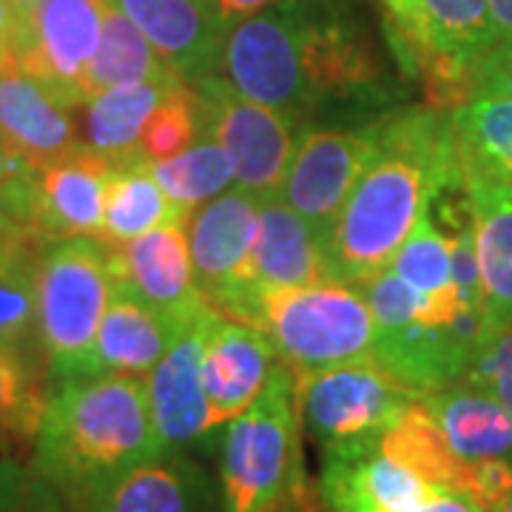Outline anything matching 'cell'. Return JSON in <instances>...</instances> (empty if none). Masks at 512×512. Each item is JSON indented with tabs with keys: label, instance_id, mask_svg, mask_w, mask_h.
<instances>
[{
	"label": "cell",
	"instance_id": "9c48e42d",
	"mask_svg": "<svg viewBox=\"0 0 512 512\" xmlns=\"http://www.w3.org/2000/svg\"><path fill=\"white\" fill-rule=\"evenodd\" d=\"M299 416L325 447L379 436L416 396L373 359L296 373Z\"/></svg>",
	"mask_w": 512,
	"mask_h": 512
},
{
	"label": "cell",
	"instance_id": "d4e9b609",
	"mask_svg": "<svg viewBox=\"0 0 512 512\" xmlns=\"http://www.w3.org/2000/svg\"><path fill=\"white\" fill-rule=\"evenodd\" d=\"M379 447L399 464L416 470L427 484L461 493L470 461H461L450 450L439 421L433 419L421 399H413L404 407L402 416L379 433Z\"/></svg>",
	"mask_w": 512,
	"mask_h": 512
},
{
	"label": "cell",
	"instance_id": "e575fe53",
	"mask_svg": "<svg viewBox=\"0 0 512 512\" xmlns=\"http://www.w3.org/2000/svg\"><path fill=\"white\" fill-rule=\"evenodd\" d=\"M461 382L487 390L512 419V319L484 339Z\"/></svg>",
	"mask_w": 512,
	"mask_h": 512
},
{
	"label": "cell",
	"instance_id": "ffe728a7",
	"mask_svg": "<svg viewBox=\"0 0 512 512\" xmlns=\"http://www.w3.org/2000/svg\"><path fill=\"white\" fill-rule=\"evenodd\" d=\"M328 282H339L328 242L282 197L262 200L254 242L256 299L268 288H305Z\"/></svg>",
	"mask_w": 512,
	"mask_h": 512
},
{
	"label": "cell",
	"instance_id": "5b68a950",
	"mask_svg": "<svg viewBox=\"0 0 512 512\" xmlns=\"http://www.w3.org/2000/svg\"><path fill=\"white\" fill-rule=\"evenodd\" d=\"M299 484L296 373L276 362L265 390L228 421L222 447V510L282 512Z\"/></svg>",
	"mask_w": 512,
	"mask_h": 512
},
{
	"label": "cell",
	"instance_id": "ac0fdd59",
	"mask_svg": "<svg viewBox=\"0 0 512 512\" xmlns=\"http://www.w3.org/2000/svg\"><path fill=\"white\" fill-rule=\"evenodd\" d=\"M185 83L220 72L225 23L211 0H109Z\"/></svg>",
	"mask_w": 512,
	"mask_h": 512
},
{
	"label": "cell",
	"instance_id": "7402d4cb",
	"mask_svg": "<svg viewBox=\"0 0 512 512\" xmlns=\"http://www.w3.org/2000/svg\"><path fill=\"white\" fill-rule=\"evenodd\" d=\"M174 328L154 308L126 285L114 282V293L103 322L97 328L92 348V376L123 373V376H148L151 367L163 359Z\"/></svg>",
	"mask_w": 512,
	"mask_h": 512
},
{
	"label": "cell",
	"instance_id": "8d00e7d4",
	"mask_svg": "<svg viewBox=\"0 0 512 512\" xmlns=\"http://www.w3.org/2000/svg\"><path fill=\"white\" fill-rule=\"evenodd\" d=\"M390 15V35L396 43V52L402 57L404 69L424 72L427 63V29L421 15V0H382Z\"/></svg>",
	"mask_w": 512,
	"mask_h": 512
},
{
	"label": "cell",
	"instance_id": "60d3db41",
	"mask_svg": "<svg viewBox=\"0 0 512 512\" xmlns=\"http://www.w3.org/2000/svg\"><path fill=\"white\" fill-rule=\"evenodd\" d=\"M37 245H40V239L32 237L26 228H20L0 200V251L3 248H37Z\"/></svg>",
	"mask_w": 512,
	"mask_h": 512
},
{
	"label": "cell",
	"instance_id": "4fadbf2b",
	"mask_svg": "<svg viewBox=\"0 0 512 512\" xmlns=\"http://www.w3.org/2000/svg\"><path fill=\"white\" fill-rule=\"evenodd\" d=\"M109 251L114 282L140 296L171 328L208 305L194 276L185 222L168 220Z\"/></svg>",
	"mask_w": 512,
	"mask_h": 512
},
{
	"label": "cell",
	"instance_id": "d6a6232c",
	"mask_svg": "<svg viewBox=\"0 0 512 512\" xmlns=\"http://www.w3.org/2000/svg\"><path fill=\"white\" fill-rule=\"evenodd\" d=\"M202 134H205V126H202L200 94L191 83L180 80L148 117L143 137H140V157L146 163L177 157Z\"/></svg>",
	"mask_w": 512,
	"mask_h": 512
},
{
	"label": "cell",
	"instance_id": "52a82bcc",
	"mask_svg": "<svg viewBox=\"0 0 512 512\" xmlns=\"http://www.w3.org/2000/svg\"><path fill=\"white\" fill-rule=\"evenodd\" d=\"M262 200L245 191H222L185 222L194 276L217 311L254 325V242Z\"/></svg>",
	"mask_w": 512,
	"mask_h": 512
},
{
	"label": "cell",
	"instance_id": "f1b7e54d",
	"mask_svg": "<svg viewBox=\"0 0 512 512\" xmlns=\"http://www.w3.org/2000/svg\"><path fill=\"white\" fill-rule=\"evenodd\" d=\"M109 3V0H106ZM174 74L168 69L163 57L154 52V46L148 43L146 35L131 23V20L114 9L106 6V18H103V35L100 46L92 57V66L86 72V103L94 94L114 89V86H126V83H140V80H154V77H168Z\"/></svg>",
	"mask_w": 512,
	"mask_h": 512
},
{
	"label": "cell",
	"instance_id": "484cf974",
	"mask_svg": "<svg viewBox=\"0 0 512 512\" xmlns=\"http://www.w3.org/2000/svg\"><path fill=\"white\" fill-rule=\"evenodd\" d=\"M97 512H202L197 476L180 461L148 458L94 495Z\"/></svg>",
	"mask_w": 512,
	"mask_h": 512
},
{
	"label": "cell",
	"instance_id": "f6af8a7d",
	"mask_svg": "<svg viewBox=\"0 0 512 512\" xmlns=\"http://www.w3.org/2000/svg\"><path fill=\"white\" fill-rule=\"evenodd\" d=\"M9 3L15 6V12H18L20 18H23V15H29V12L35 9L40 0H9Z\"/></svg>",
	"mask_w": 512,
	"mask_h": 512
},
{
	"label": "cell",
	"instance_id": "bcb514c9",
	"mask_svg": "<svg viewBox=\"0 0 512 512\" xmlns=\"http://www.w3.org/2000/svg\"><path fill=\"white\" fill-rule=\"evenodd\" d=\"M501 512H512V495H510V498H507V504L501 507Z\"/></svg>",
	"mask_w": 512,
	"mask_h": 512
},
{
	"label": "cell",
	"instance_id": "f35d334b",
	"mask_svg": "<svg viewBox=\"0 0 512 512\" xmlns=\"http://www.w3.org/2000/svg\"><path fill=\"white\" fill-rule=\"evenodd\" d=\"M32 171L35 168L26 163L18 151L3 140V134H0V191L9 188V185L20 183V180H26Z\"/></svg>",
	"mask_w": 512,
	"mask_h": 512
},
{
	"label": "cell",
	"instance_id": "cb8c5ba5",
	"mask_svg": "<svg viewBox=\"0 0 512 512\" xmlns=\"http://www.w3.org/2000/svg\"><path fill=\"white\" fill-rule=\"evenodd\" d=\"M180 83L177 74L114 86L94 94L86 103V146L114 165H128L140 157V137L148 117Z\"/></svg>",
	"mask_w": 512,
	"mask_h": 512
},
{
	"label": "cell",
	"instance_id": "836d02e7",
	"mask_svg": "<svg viewBox=\"0 0 512 512\" xmlns=\"http://www.w3.org/2000/svg\"><path fill=\"white\" fill-rule=\"evenodd\" d=\"M46 399L20 350L0 345V430L15 439H35Z\"/></svg>",
	"mask_w": 512,
	"mask_h": 512
},
{
	"label": "cell",
	"instance_id": "ab89813d",
	"mask_svg": "<svg viewBox=\"0 0 512 512\" xmlns=\"http://www.w3.org/2000/svg\"><path fill=\"white\" fill-rule=\"evenodd\" d=\"M211 3H214L217 15H220V20L225 23V29H231L234 23L251 18V15L268 9V6H274L279 0H211Z\"/></svg>",
	"mask_w": 512,
	"mask_h": 512
},
{
	"label": "cell",
	"instance_id": "d6986e66",
	"mask_svg": "<svg viewBox=\"0 0 512 512\" xmlns=\"http://www.w3.org/2000/svg\"><path fill=\"white\" fill-rule=\"evenodd\" d=\"M0 134L32 168L83 146L72 109L20 66L15 49L0 55Z\"/></svg>",
	"mask_w": 512,
	"mask_h": 512
},
{
	"label": "cell",
	"instance_id": "2e32d148",
	"mask_svg": "<svg viewBox=\"0 0 512 512\" xmlns=\"http://www.w3.org/2000/svg\"><path fill=\"white\" fill-rule=\"evenodd\" d=\"M276 356L271 339L248 322L208 311L202 336V384L211 404L214 427L237 419L259 399L274 373Z\"/></svg>",
	"mask_w": 512,
	"mask_h": 512
},
{
	"label": "cell",
	"instance_id": "ee69618b",
	"mask_svg": "<svg viewBox=\"0 0 512 512\" xmlns=\"http://www.w3.org/2000/svg\"><path fill=\"white\" fill-rule=\"evenodd\" d=\"M490 20H493V43L512 40V0H490Z\"/></svg>",
	"mask_w": 512,
	"mask_h": 512
},
{
	"label": "cell",
	"instance_id": "74e56055",
	"mask_svg": "<svg viewBox=\"0 0 512 512\" xmlns=\"http://www.w3.org/2000/svg\"><path fill=\"white\" fill-rule=\"evenodd\" d=\"M26 493V476L20 464L0 444V512H18Z\"/></svg>",
	"mask_w": 512,
	"mask_h": 512
},
{
	"label": "cell",
	"instance_id": "d590c367",
	"mask_svg": "<svg viewBox=\"0 0 512 512\" xmlns=\"http://www.w3.org/2000/svg\"><path fill=\"white\" fill-rule=\"evenodd\" d=\"M481 97L512 100V40H495L484 52L473 57L461 77V103Z\"/></svg>",
	"mask_w": 512,
	"mask_h": 512
},
{
	"label": "cell",
	"instance_id": "5bb4252c",
	"mask_svg": "<svg viewBox=\"0 0 512 512\" xmlns=\"http://www.w3.org/2000/svg\"><path fill=\"white\" fill-rule=\"evenodd\" d=\"M211 308L214 305H205L174 325L168 350L146 376L151 421L163 453L197 441L214 427L202 384V336Z\"/></svg>",
	"mask_w": 512,
	"mask_h": 512
},
{
	"label": "cell",
	"instance_id": "8fae6325",
	"mask_svg": "<svg viewBox=\"0 0 512 512\" xmlns=\"http://www.w3.org/2000/svg\"><path fill=\"white\" fill-rule=\"evenodd\" d=\"M373 151V126L308 128L293 148L279 197L328 242Z\"/></svg>",
	"mask_w": 512,
	"mask_h": 512
},
{
	"label": "cell",
	"instance_id": "7bdbcfd3",
	"mask_svg": "<svg viewBox=\"0 0 512 512\" xmlns=\"http://www.w3.org/2000/svg\"><path fill=\"white\" fill-rule=\"evenodd\" d=\"M20 15L9 0H0V55L12 52L18 46Z\"/></svg>",
	"mask_w": 512,
	"mask_h": 512
},
{
	"label": "cell",
	"instance_id": "603a6c76",
	"mask_svg": "<svg viewBox=\"0 0 512 512\" xmlns=\"http://www.w3.org/2000/svg\"><path fill=\"white\" fill-rule=\"evenodd\" d=\"M461 461H512V419L487 390L456 382L419 396Z\"/></svg>",
	"mask_w": 512,
	"mask_h": 512
},
{
	"label": "cell",
	"instance_id": "7a4b0ae2",
	"mask_svg": "<svg viewBox=\"0 0 512 512\" xmlns=\"http://www.w3.org/2000/svg\"><path fill=\"white\" fill-rule=\"evenodd\" d=\"M461 183L453 111L404 109L373 123V151L328 237L342 285L390 268L416 222Z\"/></svg>",
	"mask_w": 512,
	"mask_h": 512
},
{
	"label": "cell",
	"instance_id": "6da1fadb",
	"mask_svg": "<svg viewBox=\"0 0 512 512\" xmlns=\"http://www.w3.org/2000/svg\"><path fill=\"white\" fill-rule=\"evenodd\" d=\"M220 74L239 94L291 120L382 80L350 0H279L239 20L225 32Z\"/></svg>",
	"mask_w": 512,
	"mask_h": 512
},
{
	"label": "cell",
	"instance_id": "1f68e13d",
	"mask_svg": "<svg viewBox=\"0 0 512 512\" xmlns=\"http://www.w3.org/2000/svg\"><path fill=\"white\" fill-rule=\"evenodd\" d=\"M430 211L416 222L390 262V271L416 293H436L453 282V239L441 231Z\"/></svg>",
	"mask_w": 512,
	"mask_h": 512
},
{
	"label": "cell",
	"instance_id": "b9f144b4",
	"mask_svg": "<svg viewBox=\"0 0 512 512\" xmlns=\"http://www.w3.org/2000/svg\"><path fill=\"white\" fill-rule=\"evenodd\" d=\"M410 512H481L467 498V495L453 493V490H439V493L433 495V498H427L424 504H419L416 510Z\"/></svg>",
	"mask_w": 512,
	"mask_h": 512
},
{
	"label": "cell",
	"instance_id": "8992f818",
	"mask_svg": "<svg viewBox=\"0 0 512 512\" xmlns=\"http://www.w3.org/2000/svg\"><path fill=\"white\" fill-rule=\"evenodd\" d=\"M254 325L293 373L362 362L373 356L376 322L353 285L328 282L259 293Z\"/></svg>",
	"mask_w": 512,
	"mask_h": 512
},
{
	"label": "cell",
	"instance_id": "9a60e30c",
	"mask_svg": "<svg viewBox=\"0 0 512 512\" xmlns=\"http://www.w3.org/2000/svg\"><path fill=\"white\" fill-rule=\"evenodd\" d=\"M458 171L476 234L487 319L495 330L512 319V185L461 143Z\"/></svg>",
	"mask_w": 512,
	"mask_h": 512
},
{
	"label": "cell",
	"instance_id": "ba28073f",
	"mask_svg": "<svg viewBox=\"0 0 512 512\" xmlns=\"http://www.w3.org/2000/svg\"><path fill=\"white\" fill-rule=\"evenodd\" d=\"M200 94L202 126L220 143L237 171V185L259 200L279 197L293 148V120L279 109L239 94L220 72L194 83Z\"/></svg>",
	"mask_w": 512,
	"mask_h": 512
},
{
	"label": "cell",
	"instance_id": "30bf717a",
	"mask_svg": "<svg viewBox=\"0 0 512 512\" xmlns=\"http://www.w3.org/2000/svg\"><path fill=\"white\" fill-rule=\"evenodd\" d=\"M106 0H40L20 18V66L69 109L86 106V72L100 46Z\"/></svg>",
	"mask_w": 512,
	"mask_h": 512
},
{
	"label": "cell",
	"instance_id": "f546056e",
	"mask_svg": "<svg viewBox=\"0 0 512 512\" xmlns=\"http://www.w3.org/2000/svg\"><path fill=\"white\" fill-rule=\"evenodd\" d=\"M37 248L0 251V345L20 350L37 333Z\"/></svg>",
	"mask_w": 512,
	"mask_h": 512
},
{
	"label": "cell",
	"instance_id": "277c9868",
	"mask_svg": "<svg viewBox=\"0 0 512 512\" xmlns=\"http://www.w3.org/2000/svg\"><path fill=\"white\" fill-rule=\"evenodd\" d=\"M111 293L114 265L100 239L49 242L37 259V342L57 384L92 376L94 339Z\"/></svg>",
	"mask_w": 512,
	"mask_h": 512
},
{
	"label": "cell",
	"instance_id": "4316f807",
	"mask_svg": "<svg viewBox=\"0 0 512 512\" xmlns=\"http://www.w3.org/2000/svg\"><path fill=\"white\" fill-rule=\"evenodd\" d=\"M148 168L165 191L177 220L183 222L191 220L194 211L205 202H211L231 185H237V171L228 151L211 134L197 137L177 157L148 163Z\"/></svg>",
	"mask_w": 512,
	"mask_h": 512
},
{
	"label": "cell",
	"instance_id": "44dd1931",
	"mask_svg": "<svg viewBox=\"0 0 512 512\" xmlns=\"http://www.w3.org/2000/svg\"><path fill=\"white\" fill-rule=\"evenodd\" d=\"M421 15L427 29L424 77L433 106L453 111L467 66L493 43L490 0H421Z\"/></svg>",
	"mask_w": 512,
	"mask_h": 512
},
{
	"label": "cell",
	"instance_id": "83f0119b",
	"mask_svg": "<svg viewBox=\"0 0 512 512\" xmlns=\"http://www.w3.org/2000/svg\"><path fill=\"white\" fill-rule=\"evenodd\" d=\"M168 220H177V214L146 160L117 165L106 188V208L97 239L106 248H120Z\"/></svg>",
	"mask_w": 512,
	"mask_h": 512
},
{
	"label": "cell",
	"instance_id": "7c38bea8",
	"mask_svg": "<svg viewBox=\"0 0 512 512\" xmlns=\"http://www.w3.org/2000/svg\"><path fill=\"white\" fill-rule=\"evenodd\" d=\"M439 487L382 453L379 436L325 447L322 498L330 512H410Z\"/></svg>",
	"mask_w": 512,
	"mask_h": 512
},
{
	"label": "cell",
	"instance_id": "3957f363",
	"mask_svg": "<svg viewBox=\"0 0 512 512\" xmlns=\"http://www.w3.org/2000/svg\"><path fill=\"white\" fill-rule=\"evenodd\" d=\"M35 439L37 470L66 490L89 495L148 458L163 456L146 376L103 373L57 384Z\"/></svg>",
	"mask_w": 512,
	"mask_h": 512
},
{
	"label": "cell",
	"instance_id": "4dcf8cb0",
	"mask_svg": "<svg viewBox=\"0 0 512 512\" xmlns=\"http://www.w3.org/2000/svg\"><path fill=\"white\" fill-rule=\"evenodd\" d=\"M458 143L478 154L512 185V100L481 97L453 109Z\"/></svg>",
	"mask_w": 512,
	"mask_h": 512
},
{
	"label": "cell",
	"instance_id": "e0dca14e",
	"mask_svg": "<svg viewBox=\"0 0 512 512\" xmlns=\"http://www.w3.org/2000/svg\"><path fill=\"white\" fill-rule=\"evenodd\" d=\"M117 165L83 146L55 163L35 168L32 217L43 242L100 237L106 188Z\"/></svg>",
	"mask_w": 512,
	"mask_h": 512
}]
</instances>
